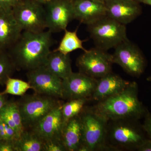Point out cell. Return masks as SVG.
Returning <instances> with one entry per match:
<instances>
[{
  "label": "cell",
  "instance_id": "1",
  "mask_svg": "<svg viewBox=\"0 0 151 151\" xmlns=\"http://www.w3.org/2000/svg\"><path fill=\"white\" fill-rule=\"evenodd\" d=\"M52 34L22 31L8 51L16 69L27 72L44 65L53 44Z\"/></svg>",
  "mask_w": 151,
  "mask_h": 151
},
{
  "label": "cell",
  "instance_id": "2",
  "mask_svg": "<svg viewBox=\"0 0 151 151\" xmlns=\"http://www.w3.org/2000/svg\"><path fill=\"white\" fill-rule=\"evenodd\" d=\"M138 85L135 81L122 92L92 106L94 111L108 121L123 119L140 120L149 112L138 97Z\"/></svg>",
  "mask_w": 151,
  "mask_h": 151
},
{
  "label": "cell",
  "instance_id": "3",
  "mask_svg": "<svg viewBox=\"0 0 151 151\" xmlns=\"http://www.w3.org/2000/svg\"><path fill=\"white\" fill-rule=\"evenodd\" d=\"M139 120L123 119L108 121L106 143L111 151L137 150L145 140Z\"/></svg>",
  "mask_w": 151,
  "mask_h": 151
},
{
  "label": "cell",
  "instance_id": "4",
  "mask_svg": "<svg viewBox=\"0 0 151 151\" xmlns=\"http://www.w3.org/2000/svg\"><path fill=\"white\" fill-rule=\"evenodd\" d=\"M82 127V145L89 151H111L106 143L108 121L92 107H84L79 114Z\"/></svg>",
  "mask_w": 151,
  "mask_h": 151
},
{
  "label": "cell",
  "instance_id": "5",
  "mask_svg": "<svg viewBox=\"0 0 151 151\" xmlns=\"http://www.w3.org/2000/svg\"><path fill=\"white\" fill-rule=\"evenodd\" d=\"M87 26L95 47L105 51L128 39L126 25L106 15Z\"/></svg>",
  "mask_w": 151,
  "mask_h": 151
},
{
  "label": "cell",
  "instance_id": "6",
  "mask_svg": "<svg viewBox=\"0 0 151 151\" xmlns=\"http://www.w3.org/2000/svg\"><path fill=\"white\" fill-rule=\"evenodd\" d=\"M25 129H31L55 107L62 104L57 98L35 93L22 96L17 102Z\"/></svg>",
  "mask_w": 151,
  "mask_h": 151
},
{
  "label": "cell",
  "instance_id": "7",
  "mask_svg": "<svg viewBox=\"0 0 151 151\" xmlns=\"http://www.w3.org/2000/svg\"><path fill=\"white\" fill-rule=\"evenodd\" d=\"M113 63L120 65L131 76L139 78L145 71L146 60L139 47L129 40L122 42L114 48Z\"/></svg>",
  "mask_w": 151,
  "mask_h": 151
},
{
  "label": "cell",
  "instance_id": "8",
  "mask_svg": "<svg viewBox=\"0 0 151 151\" xmlns=\"http://www.w3.org/2000/svg\"><path fill=\"white\" fill-rule=\"evenodd\" d=\"M113 63L112 54L96 47L84 51L76 61L79 72L97 79L112 72Z\"/></svg>",
  "mask_w": 151,
  "mask_h": 151
},
{
  "label": "cell",
  "instance_id": "9",
  "mask_svg": "<svg viewBox=\"0 0 151 151\" xmlns=\"http://www.w3.org/2000/svg\"><path fill=\"white\" fill-rule=\"evenodd\" d=\"M12 13L23 31L39 32L47 28L45 9L42 5L30 0H22Z\"/></svg>",
  "mask_w": 151,
  "mask_h": 151
},
{
  "label": "cell",
  "instance_id": "10",
  "mask_svg": "<svg viewBox=\"0 0 151 151\" xmlns=\"http://www.w3.org/2000/svg\"><path fill=\"white\" fill-rule=\"evenodd\" d=\"M26 75L35 93L63 99L62 79L44 66L27 71Z\"/></svg>",
  "mask_w": 151,
  "mask_h": 151
},
{
  "label": "cell",
  "instance_id": "11",
  "mask_svg": "<svg viewBox=\"0 0 151 151\" xmlns=\"http://www.w3.org/2000/svg\"><path fill=\"white\" fill-rule=\"evenodd\" d=\"M45 9L47 29L52 33L64 31L74 19L73 0H52Z\"/></svg>",
  "mask_w": 151,
  "mask_h": 151
},
{
  "label": "cell",
  "instance_id": "12",
  "mask_svg": "<svg viewBox=\"0 0 151 151\" xmlns=\"http://www.w3.org/2000/svg\"><path fill=\"white\" fill-rule=\"evenodd\" d=\"M97 79L78 72L72 73L62 80L63 99H91L97 85Z\"/></svg>",
  "mask_w": 151,
  "mask_h": 151
},
{
  "label": "cell",
  "instance_id": "13",
  "mask_svg": "<svg viewBox=\"0 0 151 151\" xmlns=\"http://www.w3.org/2000/svg\"><path fill=\"white\" fill-rule=\"evenodd\" d=\"M62 104L58 105L32 129L44 141L62 140L63 127L66 123L63 116Z\"/></svg>",
  "mask_w": 151,
  "mask_h": 151
},
{
  "label": "cell",
  "instance_id": "14",
  "mask_svg": "<svg viewBox=\"0 0 151 151\" xmlns=\"http://www.w3.org/2000/svg\"><path fill=\"white\" fill-rule=\"evenodd\" d=\"M106 16L125 25L129 24L142 13L140 3L137 0H106Z\"/></svg>",
  "mask_w": 151,
  "mask_h": 151
},
{
  "label": "cell",
  "instance_id": "15",
  "mask_svg": "<svg viewBox=\"0 0 151 151\" xmlns=\"http://www.w3.org/2000/svg\"><path fill=\"white\" fill-rule=\"evenodd\" d=\"M22 31L14 17L12 11L0 9V52L8 51Z\"/></svg>",
  "mask_w": 151,
  "mask_h": 151
},
{
  "label": "cell",
  "instance_id": "16",
  "mask_svg": "<svg viewBox=\"0 0 151 151\" xmlns=\"http://www.w3.org/2000/svg\"><path fill=\"white\" fill-rule=\"evenodd\" d=\"M130 82L112 71L97 79V85L91 99L97 102L105 100L122 92Z\"/></svg>",
  "mask_w": 151,
  "mask_h": 151
},
{
  "label": "cell",
  "instance_id": "17",
  "mask_svg": "<svg viewBox=\"0 0 151 151\" xmlns=\"http://www.w3.org/2000/svg\"><path fill=\"white\" fill-rule=\"evenodd\" d=\"M74 19L88 25L106 15L105 2L73 0Z\"/></svg>",
  "mask_w": 151,
  "mask_h": 151
},
{
  "label": "cell",
  "instance_id": "18",
  "mask_svg": "<svg viewBox=\"0 0 151 151\" xmlns=\"http://www.w3.org/2000/svg\"><path fill=\"white\" fill-rule=\"evenodd\" d=\"M62 142L66 151H78L83 144L80 115L67 121L63 130Z\"/></svg>",
  "mask_w": 151,
  "mask_h": 151
},
{
  "label": "cell",
  "instance_id": "19",
  "mask_svg": "<svg viewBox=\"0 0 151 151\" xmlns=\"http://www.w3.org/2000/svg\"><path fill=\"white\" fill-rule=\"evenodd\" d=\"M43 66L62 80L67 78L73 72L69 54H63L54 50L50 52Z\"/></svg>",
  "mask_w": 151,
  "mask_h": 151
},
{
  "label": "cell",
  "instance_id": "20",
  "mask_svg": "<svg viewBox=\"0 0 151 151\" xmlns=\"http://www.w3.org/2000/svg\"><path fill=\"white\" fill-rule=\"evenodd\" d=\"M44 141L30 129H25L15 141L16 151H43Z\"/></svg>",
  "mask_w": 151,
  "mask_h": 151
},
{
  "label": "cell",
  "instance_id": "21",
  "mask_svg": "<svg viewBox=\"0 0 151 151\" xmlns=\"http://www.w3.org/2000/svg\"><path fill=\"white\" fill-rule=\"evenodd\" d=\"M64 34L57 48L55 51L59 52L63 54L68 55L76 50L81 49L85 51L86 50L83 46V42L86 40H81L77 35L78 29L75 31H70L65 29Z\"/></svg>",
  "mask_w": 151,
  "mask_h": 151
},
{
  "label": "cell",
  "instance_id": "22",
  "mask_svg": "<svg viewBox=\"0 0 151 151\" xmlns=\"http://www.w3.org/2000/svg\"><path fill=\"white\" fill-rule=\"evenodd\" d=\"M6 88L1 92L4 95L11 94L16 96H22L26 94L32 86L28 82L9 77L7 79L6 83Z\"/></svg>",
  "mask_w": 151,
  "mask_h": 151
},
{
  "label": "cell",
  "instance_id": "23",
  "mask_svg": "<svg viewBox=\"0 0 151 151\" xmlns=\"http://www.w3.org/2000/svg\"><path fill=\"white\" fill-rule=\"evenodd\" d=\"M88 100H89L86 99H73L63 103L61 111L65 122L79 115Z\"/></svg>",
  "mask_w": 151,
  "mask_h": 151
},
{
  "label": "cell",
  "instance_id": "24",
  "mask_svg": "<svg viewBox=\"0 0 151 151\" xmlns=\"http://www.w3.org/2000/svg\"><path fill=\"white\" fill-rule=\"evenodd\" d=\"M16 69L8 52H0V85L5 84L9 77Z\"/></svg>",
  "mask_w": 151,
  "mask_h": 151
},
{
  "label": "cell",
  "instance_id": "25",
  "mask_svg": "<svg viewBox=\"0 0 151 151\" xmlns=\"http://www.w3.org/2000/svg\"><path fill=\"white\" fill-rule=\"evenodd\" d=\"M4 107L14 122L19 132L21 134L25 128L22 124L21 115L17 102L9 101L7 102Z\"/></svg>",
  "mask_w": 151,
  "mask_h": 151
},
{
  "label": "cell",
  "instance_id": "26",
  "mask_svg": "<svg viewBox=\"0 0 151 151\" xmlns=\"http://www.w3.org/2000/svg\"><path fill=\"white\" fill-rule=\"evenodd\" d=\"M43 151H66L62 140H51L44 141Z\"/></svg>",
  "mask_w": 151,
  "mask_h": 151
},
{
  "label": "cell",
  "instance_id": "27",
  "mask_svg": "<svg viewBox=\"0 0 151 151\" xmlns=\"http://www.w3.org/2000/svg\"><path fill=\"white\" fill-rule=\"evenodd\" d=\"M0 118L5 123L8 124L9 127H12L15 131H16L18 134L21 135V134L19 132L18 129L16 125L15 124L13 119L11 118L8 112L6 110L5 107L0 111Z\"/></svg>",
  "mask_w": 151,
  "mask_h": 151
},
{
  "label": "cell",
  "instance_id": "28",
  "mask_svg": "<svg viewBox=\"0 0 151 151\" xmlns=\"http://www.w3.org/2000/svg\"><path fill=\"white\" fill-rule=\"evenodd\" d=\"M22 0H0V9L12 11Z\"/></svg>",
  "mask_w": 151,
  "mask_h": 151
},
{
  "label": "cell",
  "instance_id": "29",
  "mask_svg": "<svg viewBox=\"0 0 151 151\" xmlns=\"http://www.w3.org/2000/svg\"><path fill=\"white\" fill-rule=\"evenodd\" d=\"M144 123L142 124L143 129L149 139H151V112L149 111L144 117Z\"/></svg>",
  "mask_w": 151,
  "mask_h": 151
},
{
  "label": "cell",
  "instance_id": "30",
  "mask_svg": "<svg viewBox=\"0 0 151 151\" xmlns=\"http://www.w3.org/2000/svg\"><path fill=\"white\" fill-rule=\"evenodd\" d=\"M0 151H16L14 142L0 140Z\"/></svg>",
  "mask_w": 151,
  "mask_h": 151
},
{
  "label": "cell",
  "instance_id": "31",
  "mask_svg": "<svg viewBox=\"0 0 151 151\" xmlns=\"http://www.w3.org/2000/svg\"><path fill=\"white\" fill-rule=\"evenodd\" d=\"M137 151H151V139H146L138 147Z\"/></svg>",
  "mask_w": 151,
  "mask_h": 151
},
{
  "label": "cell",
  "instance_id": "32",
  "mask_svg": "<svg viewBox=\"0 0 151 151\" xmlns=\"http://www.w3.org/2000/svg\"><path fill=\"white\" fill-rule=\"evenodd\" d=\"M5 95L2 94L1 92H0V111L7 103L8 101L6 99Z\"/></svg>",
  "mask_w": 151,
  "mask_h": 151
},
{
  "label": "cell",
  "instance_id": "33",
  "mask_svg": "<svg viewBox=\"0 0 151 151\" xmlns=\"http://www.w3.org/2000/svg\"><path fill=\"white\" fill-rule=\"evenodd\" d=\"M30 1L37 3V4H40L45 6L47 4L51 1L52 0H30Z\"/></svg>",
  "mask_w": 151,
  "mask_h": 151
},
{
  "label": "cell",
  "instance_id": "34",
  "mask_svg": "<svg viewBox=\"0 0 151 151\" xmlns=\"http://www.w3.org/2000/svg\"><path fill=\"white\" fill-rule=\"evenodd\" d=\"M140 4H143L151 6V0H137Z\"/></svg>",
  "mask_w": 151,
  "mask_h": 151
},
{
  "label": "cell",
  "instance_id": "35",
  "mask_svg": "<svg viewBox=\"0 0 151 151\" xmlns=\"http://www.w3.org/2000/svg\"><path fill=\"white\" fill-rule=\"evenodd\" d=\"M146 80L148 81H149V82H151V76H150L147 77V78H146Z\"/></svg>",
  "mask_w": 151,
  "mask_h": 151
},
{
  "label": "cell",
  "instance_id": "36",
  "mask_svg": "<svg viewBox=\"0 0 151 151\" xmlns=\"http://www.w3.org/2000/svg\"><path fill=\"white\" fill-rule=\"evenodd\" d=\"M97 1H102L105 2V0H97Z\"/></svg>",
  "mask_w": 151,
  "mask_h": 151
},
{
  "label": "cell",
  "instance_id": "37",
  "mask_svg": "<svg viewBox=\"0 0 151 151\" xmlns=\"http://www.w3.org/2000/svg\"><path fill=\"white\" fill-rule=\"evenodd\" d=\"M105 1H106V0H105Z\"/></svg>",
  "mask_w": 151,
  "mask_h": 151
}]
</instances>
